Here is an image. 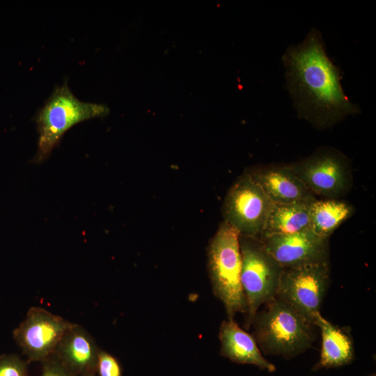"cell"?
Instances as JSON below:
<instances>
[{
	"mask_svg": "<svg viewBox=\"0 0 376 376\" xmlns=\"http://www.w3.org/2000/svg\"><path fill=\"white\" fill-rule=\"evenodd\" d=\"M313 324L320 328L322 335L320 359L313 370L341 367L352 363L354 350L350 336L327 321L320 312L315 315Z\"/></svg>",
	"mask_w": 376,
	"mask_h": 376,
	"instance_id": "cell-14",
	"label": "cell"
},
{
	"mask_svg": "<svg viewBox=\"0 0 376 376\" xmlns=\"http://www.w3.org/2000/svg\"><path fill=\"white\" fill-rule=\"evenodd\" d=\"M0 376H30L27 363L17 354H1Z\"/></svg>",
	"mask_w": 376,
	"mask_h": 376,
	"instance_id": "cell-17",
	"label": "cell"
},
{
	"mask_svg": "<svg viewBox=\"0 0 376 376\" xmlns=\"http://www.w3.org/2000/svg\"><path fill=\"white\" fill-rule=\"evenodd\" d=\"M265 304L252 322L253 338L265 354L290 359L311 347L315 325L307 318L277 296Z\"/></svg>",
	"mask_w": 376,
	"mask_h": 376,
	"instance_id": "cell-2",
	"label": "cell"
},
{
	"mask_svg": "<svg viewBox=\"0 0 376 376\" xmlns=\"http://www.w3.org/2000/svg\"><path fill=\"white\" fill-rule=\"evenodd\" d=\"M100 350L93 336L83 327L73 323L51 357L75 376H93Z\"/></svg>",
	"mask_w": 376,
	"mask_h": 376,
	"instance_id": "cell-11",
	"label": "cell"
},
{
	"mask_svg": "<svg viewBox=\"0 0 376 376\" xmlns=\"http://www.w3.org/2000/svg\"><path fill=\"white\" fill-rule=\"evenodd\" d=\"M329 281V263L283 268L276 296L295 307L313 324Z\"/></svg>",
	"mask_w": 376,
	"mask_h": 376,
	"instance_id": "cell-8",
	"label": "cell"
},
{
	"mask_svg": "<svg viewBox=\"0 0 376 376\" xmlns=\"http://www.w3.org/2000/svg\"><path fill=\"white\" fill-rule=\"evenodd\" d=\"M242 258L241 285L246 304V327L259 307L277 295L283 267L258 237L239 236Z\"/></svg>",
	"mask_w": 376,
	"mask_h": 376,
	"instance_id": "cell-5",
	"label": "cell"
},
{
	"mask_svg": "<svg viewBox=\"0 0 376 376\" xmlns=\"http://www.w3.org/2000/svg\"><path fill=\"white\" fill-rule=\"evenodd\" d=\"M274 205L245 172L235 180L225 196L223 221L236 229L240 235L258 237L264 232Z\"/></svg>",
	"mask_w": 376,
	"mask_h": 376,
	"instance_id": "cell-7",
	"label": "cell"
},
{
	"mask_svg": "<svg viewBox=\"0 0 376 376\" xmlns=\"http://www.w3.org/2000/svg\"><path fill=\"white\" fill-rule=\"evenodd\" d=\"M95 375L123 376L122 366L114 356L100 349L97 360Z\"/></svg>",
	"mask_w": 376,
	"mask_h": 376,
	"instance_id": "cell-18",
	"label": "cell"
},
{
	"mask_svg": "<svg viewBox=\"0 0 376 376\" xmlns=\"http://www.w3.org/2000/svg\"><path fill=\"white\" fill-rule=\"evenodd\" d=\"M266 250L283 268L329 263V238L309 228L291 234L262 235Z\"/></svg>",
	"mask_w": 376,
	"mask_h": 376,
	"instance_id": "cell-10",
	"label": "cell"
},
{
	"mask_svg": "<svg viewBox=\"0 0 376 376\" xmlns=\"http://www.w3.org/2000/svg\"><path fill=\"white\" fill-rule=\"evenodd\" d=\"M219 338L221 354L231 361L253 365L271 373L276 370V366L262 355L253 336L240 328L233 319L222 322Z\"/></svg>",
	"mask_w": 376,
	"mask_h": 376,
	"instance_id": "cell-13",
	"label": "cell"
},
{
	"mask_svg": "<svg viewBox=\"0 0 376 376\" xmlns=\"http://www.w3.org/2000/svg\"><path fill=\"white\" fill-rule=\"evenodd\" d=\"M289 165L315 196L339 199L352 187L349 160L335 148H321L308 157Z\"/></svg>",
	"mask_w": 376,
	"mask_h": 376,
	"instance_id": "cell-6",
	"label": "cell"
},
{
	"mask_svg": "<svg viewBox=\"0 0 376 376\" xmlns=\"http://www.w3.org/2000/svg\"><path fill=\"white\" fill-rule=\"evenodd\" d=\"M40 363L42 370L40 376H75L52 357Z\"/></svg>",
	"mask_w": 376,
	"mask_h": 376,
	"instance_id": "cell-19",
	"label": "cell"
},
{
	"mask_svg": "<svg viewBox=\"0 0 376 376\" xmlns=\"http://www.w3.org/2000/svg\"><path fill=\"white\" fill-rule=\"evenodd\" d=\"M313 202L274 203L262 235L291 234L309 228L310 209Z\"/></svg>",
	"mask_w": 376,
	"mask_h": 376,
	"instance_id": "cell-16",
	"label": "cell"
},
{
	"mask_svg": "<svg viewBox=\"0 0 376 376\" xmlns=\"http://www.w3.org/2000/svg\"><path fill=\"white\" fill-rule=\"evenodd\" d=\"M369 376H375V374H372V375H369Z\"/></svg>",
	"mask_w": 376,
	"mask_h": 376,
	"instance_id": "cell-20",
	"label": "cell"
},
{
	"mask_svg": "<svg viewBox=\"0 0 376 376\" xmlns=\"http://www.w3.org/2000/svg\"><path fill=\"white\" fill-rule=\"evenodd\" d=\"M246 172L275 204L313 202L317 200L289 164L258 166Z\"/></svg>",
	"mask_w": 376,
	"mask_h": 376,
	"instance_id": "cell-12",
	"label": "cell"
},
{
	"mask_svg": "<svg viewBox=\"0 0 376 376\" xmlns=\"http://www.w3.org/2000/svg\"><path fill=\"white\" fill-rule=\"evenodd\" d=\"M287 88L300 118L319 130L360 112L344 93L340 70L328 57L321 33L313 28L282 56Z\"/></svg>",
	"mask_w": 376,
	"mask_h": 376,
	"instance_id": "cell-1",
	"label": "cell"
},
{
	"mask_svg": "<svg viewBox=\"0 0 376 376\" xmlns=\"http://www.w3.org/2000/svg\"><path fill=\"white\" fill-rule=\"evenodd\" d=\"M240 234L222 221L207 249V265L214 295L223 303L228 318L237 313L246 312V304L241 285L242 258Z\"/></svg>",
	"mask_w": 376,
	"mask_h": 376,
	"instance_id": "cell-3",
	"label": "cell"
},
{
	"mask_svg": "<svg viewBox=\"0 0 376 376\" xmlns=\"http://www.w3.org/2000/svg\"><path fill=\"white\" fill-rule=\"evenodd\" d=\"M93 376H96V375H93Z\"/></svg>",
	"mask_w": 376,
	"mask_h": 376,
	"instance_id": "cell-21",
	"label": "cell"
},
{
	"mask_svg": "<svg viewBox=\"0 0 376 376\" xmlns=\"http://www.w3.org/2000/svg\"><path fill=\"white\" fill-rule=\"evenodd\" d=\"M105 104L84 102L71 91L67 82L56 86L36 116L38 132L36 162L45 159L72 126L86 120L107 116Z\"/></svg>",
	"mask_w": 376,
	"mask_h": 376,
	"instance_id": "cell-4",
	"label": "cell"
},
{
	"mask_svg": "<svg viewBox=\"0 0 376 376\" xmlns=\"http://www.w3.org/2000/svg\"><path fill=\"white\" fill-rule=\"evenodd\" d=\"M72 324L44 308L32 306L13 331V338L29 361L42 362L52 356L61 338Z\"/></svg>",
	"mask_w": 376,
	"mask_h": 376,
	"instance_id": "cell-9",
	"label": "cell"
},
{
	"mask_svg": "<svg viewBox=\"0 0 376 376\" xmlns=\"http://www.w3.org/2000/svg\"><path fill=\"white\" fill-rule=\"evenodd\" d=\"M354 211L352 205L343 200L317 199L311 206L309 228L318 235L329 239Z\"/></svg>",
	"mask_w": 376,
	"mask_h": 376,
	"instance_id": "cell-15",
	"label": "cell"
}]
</instances>
